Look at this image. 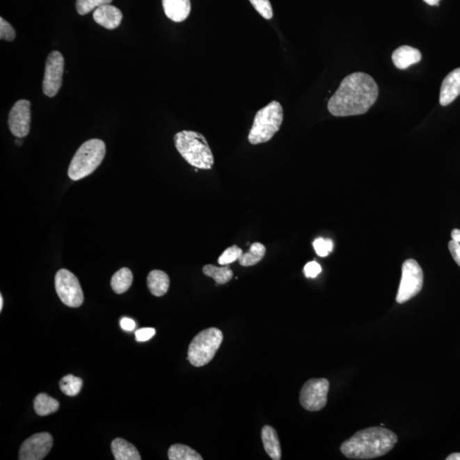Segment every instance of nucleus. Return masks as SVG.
I'll return each instance as SVG.
<instances>
[{
  "mask_svg": "<svg viewBox=\"0 0 460 460\" xmlns=\"http://www.w3.org/2000/svg\"><path fill=\"white\" fill-rule=\"evenodd\" d=\"M223 340L221 331L207 328L198 333L189 344L187 360L193 367H200L214 358Z\"/></svg>",
  "mask_w": 460,
  "mask_h": 460,
  "instance_id": "423d86ee",
  "label": "nucleus"
},
{
  "mask_svg": "<svg viewBox=\"0 0 460 460\" xmlns=\"http://www.w3.org/2000/svg\"><path fill=\"white\" fill-rule=\"evenodd\" d=\"M166 16L175 22H182L189 16L191 10L190 0H162Z\"/></svg>",
  "mask_w": 460,
  "mask_h": 460,
  "instance_id": "2eb2a0df",
  "label": "nucleus"
},
{
  "mask_svg": "<svg viewBox=\"0 0 460 460\" xmlns=\"http://www.w3.org/2000/svg\"><path fill=\"white\" fill-rule=\"evenodd\" d=\"M261 437L264 450L269 457L273 460H280L281 459V447L276 429L271 425H265L262 429Z\"/></svg>",
  "mask_w": 460,
  "mask_h": 460,
  "instance_id": "f3484780",
  "label": "nucleus"
},
{
  "mask_svg": "<svg viewBox=\"0 0 460 460\" xmlns=\"http://www.w3.org/2000/svg\"><path fill=\"white\" fill-rule=\"evenodd\" d=\"M157 331L151 328H145L136 331L135 333L136 340L138 342H146L151 340L155 335Z\"/></svg>",
  "mask_w": 460,
  "mask_h": 460,
  "instance_id": "2f4dec72",
  "label": "nucleus"
},
{
  "mask_svg": "<svg viewBox=\"0 0 460 460\" xmlns=\"http://www.w3.org/2000/svg\"><path fill=\"white\" fill-rule=\"evenodd\" d=\"M448 248H450V253L452 257H454V261L460 267V243L455 242L452 239L448 243Z\"/></svg>",
  "mask_w": 460,
  "mask_h": 460,
  "instance_id": "473e14b6",
  "label": "nucleus"
},
{
  "mask_svg": "<svg viewBox=\"0 0 460 460\" xmlns=\"http://www.w3.org/2000/svg\"><path fill=\"white\" fill-rule=\"evenodd\" d=\"M174 143L178 153L189 165L198 169H212L214 164V154L203 134L193 131H182L175 135Z\"/></svg>",
  "mask_w": 460,
  "mask_h": 460,
  "instance_id": "7ed1b4c3",
  "label": "nucleus"
},
{
  "mask_svg": "<svg viewBox=\"0 0 460 460\" xmlns=\"http://www.w3.org/2000/svg\"><path fill=\"white\" fill-rule=\"evenodd\" d=\"M53 438L47 432L38 433L30 436L22 444L19 452L20 460H41L51 451Z\"/></svg>",
  "mask_w": 460,
  "mask_h": 460,
  "instance_id": "f8f14e48",
  "label": "nucleus"
},
{
  "mask_svg": "<svg viewBox=\"0 0 460 460\" xmlns=\"http://www.w3.org/2000/svg\"><path fill=\"white\" fill-rule=\"evenodd\" d=\"M398 437L390 429L371 427L357 431L341 445L340 450L346 458L372 459L381 457L393 450Z\"/></svg>",
  "mask_w": 460,
  "mask_h": 460,
  "instance_id": "f03ea898",
  "label": "nucleus"
},
{
  "mask_svg": "<svg viewBox=\"0 0 460 460\" xmlns=\"http://www.w3.org/2000/svg\"><path fill=\"white\" fill-rule=\"evenodd\" d=\"M204 275L214 279L216 284L224 285L233 278V271L228 265L222 266V267H216L212 264H207L204 266L203 268Z\"/></svg>",
  "mask_w": 460,
  "mask_h": 460,
  "instance_id": "5701e85b",
  "label": "nucleus"
},
{
  "mask_svg": "<svg viewBox=\"0 0 460 460\" xmlns=\"http://www.w3.org/2000/svg\"><path fill=\"white\" fill-rule=\"evenodd\" d=\"M121 328L127 332H132L136 328V322L131 318L125 317L121 319L120 322Z\"/></svg>",
  "mask_w": 460,
  "mask_h": 460,
  "instance_id": "72a5a7b5",
  "label": "nucleus"
},
{
  "mask_svg": "<svg viewBox=\"0 0 460 460\" xmlns=\"http://www.w3.org/2000/svg\"><path fill=\"white\" fill-rule=\"evenodd\" d=\"M243 254L242 250L237 245L227 248L219 258L220 265H229L239 260Z\"/></svg>",
  "mask_w": 460,
  "mask_h": 460,
  "instance_id": "bb28decb",
  "label": "nucleus"
},
{
  "mask_svg": "<svg viewBox=\"0 0 460 460\" xmlns=\"http://www.w3.org/2000/svg\"><path fill=\"white\" fill-rule=\"evenodd\" d=\"M59 402L47 394L41 393L34 399L33 406L38 415L47 416L59 409Z\"/></svg>",
  "mask_w": 460,
  "mask_h": 460,
  "instance_id": "aec40b11",
  "label": "nucleus"
},
{
  "mask_svg": "<svg viewBox=\"0 0 460 460\" xmlns=\"http://www.w3.org/2000/svg\"><path fill=\"white\" fill-rule=\"evenodd\" d=\"M122 18L123 14L121 10L110 3L98 7L93 13L94 21L109 30L117 29L120 25Z\"/></svg>",
  "mask_w": 460,
  "mask_h": 460,
  "instance_id": "ddd939ff",
  "label": "nucleus"
},
{
  "mask_svg": "<svg viewBox=\"0 0 460 460\" xmlns=\"http://www.w3.org/2000/svg\"><path fill=\"white\" fill-rule=\"evenodd\" d=\"M255 10L266 20H271L273 17V9L269 0H249Z\"/></svg>",
  "mask_w": 460,
  "mask_h": 460,
  "instance_id": "cd10ccee",
  "label": "nucleus"
},
{
  "mask_svg": "<svg viewBox=\"0 0 460 460\" xmlns=\"http://www.w3.org/2000/svg\"><path fill=\"white\" fill-rule=\"evenodd\" d=\"M22 141H19V140L16 141L17 145L20 146V145H22Z\"/></svg>",
  "mask_w": 460,
  "mask_h": 460,
  "instance_id": "58836bf2",
  "label": "nucleus"
},
{
  "mask_svg": "<svg viewBox=\"0 0 460 460\" xmlns=\"http://www.w3.org/2000/svg\"><path fill=\"white\" fill-rule=\"evenodd\" d=\"M379 87L367 74L357 72L347 76L328 102V111L337 117L366 113L377 101Z\"/></svg>",
  "mask_w": 460,
  "mask_h": 460,
  "instance_id": "f257e3e1",
  "label": "nucleus"
},
{
  "mask_svg": "<svg viewBox=\"0 0 460 460\" xmlns=\"http://www.w3.org/2000/svg\"><path fill=\"white\" fill-rule=\"evenodd\" d=\"M111 448L116 460H141L139 452L132 444L122 438L113 441Z\"/></svg>",
  "mask_w": 460,
  "mask_h": 460,
  "instance_id": "6ab92c4d",
  "label": "nucleus"
},
{
  "mask_svg": "<svg viewBox=\"0 0 460 460\" xmlns=\"http://www.w3.org/2000/svg\"><path fill=\"white\" fill-rule=\"evenodd\" d=\"M60 389L68 397H75L81 392L83 386V380L81 378L74 377V375L68 374L61 379L59 383Z\"/></svg>",
  "mask_w": 460,
  "mask_h": 460,
  "instance_id": "393cba45",
  "label": "nucleus"
},
{
  "mask_svg": "<svg viewBox=\"0 0 460 460\" xmlns=\"http://www.w3.org/2000/svg\"><path fill=\"white\" fill-rule=\"evenodd\" d=\"M170 460H203L200 454L193 448L182 444H174L169 448Z\"/></svg>",
  "mask_w": 460,
  "mask_h": 460,
  "instance_id": "b1692460",
  "label": "nucleus"
},
{
  "mask_svg": "<svg viewBox=\"0 0 460 460\" xmlns=\"http://www.w3.org/2000/svg\"><path fill=\"white\" fill-rule=\"evenodd\" d=\"M265 253V246L260 242H255L251 246L248 253H243L239 258V264L243 267L253 266L263 260Z\"/></svg>",
  "mask_w": 460,
  "mask_h": 460,
  "instance_id": "4be33fe9",
  "label": "nucleus"
},
{
  "mask_svg": "<svg viewBox=\"0 0 460 460\" xmlns=\"http://www.w3.org/2000/svg\"><path fill=\"white\" fill-rule=\"evenodd\" d=\"M460 95V68L450 72L443 79L440 91V104L447 106Z\"/></svg>",
  "mask_w": 460,
  "mask_h": 460,
  "instance_id": "4468645a",
  "label": "nucleus"
},
{
  "mask_svg": "<svg viewBox=\"0 0 460 460\" xmlns=\"http://www.w3.org/2000/svg\"><path fill=\"white\" fill-rule=\"evenodd\" d=\"M106 154V145L100 139L84 143L76 152L68 167V177L78 181L88 177L101 165Z\"/></svg>",
  "mask_w": 460,
  "mask_h": 460,
  "instance_id": "20e7f679",
  "label": "nucleus"
},
{
  "mask_svg": "<svg viewBox=\"0 0 460 460\" xmlns=\"http://www.w3.org/2000/svg\"><path fill=\"white\" fill-rule=\"evenodd\" d=\"M422 55L419 49L403 45L395 49L392 54V61L395 66L399 70H406V68L420 63Z\"/></svg>",
  "mask_w": 460,
  "mask_h": 460,
  "instance_id": "dca6fc26",
  "label": "nucleus"
},
{
  "mask_svg": "<svg viewBox=\"0 0 460 460\" xmlns=\"http://www.w3.org/2000/svg\"><path fill=\"white\" fill-rule=\"evenodd\" d=\"M283 106L279 102L273 101L265 106L255 116L248 141L253 145L269 142L278 132L283 122Z\"/></svg>",
  "mask_w": 460,
  "mask_h": 460,
  "instance_id": "39448f33",
  "label": "nucleus"
},
{
  "mask_svg": "<svg viewBox=\"0 0 460 460\" xmlns=\"http://www.w3.org/2000/svg\"><path fill=\"white\" fill-rule=\"evenodd\" d=\"M8 125L10 131L17 138L28 136L31 125V102L25 99L17 101L10 109Z\"/></svg>",
  "mask_w": 460,
  "mask_h": 460,
  "instance_id": "9b49d317",
  "label": "nucleus"
},
{
  "mask_svg": "<svg viewBox=\"0 0 460 460\" xmlns=\"http://www.w3.org/2000/svg\"><path fill=\"white\" fill-rule=\"evenodd\" d=\"M424 1L429 6H438L440 0H424Z\"/></svg>",
  "mask_w": 460,
  "mask_h": 460,
  "instance_id": "e433bc0d",
  "label": "nucleus"
},
{
  "mask_svg": "<svg viewBox=\"0 0 460 460\" xmlns=\"http://www.w3.org/2000/svg\"><path fill=\"white\" fill-rule=\"evenodd\" d=\"M313 246L318 256L325 257L332 252L333 242L330 239L318 238L314 241Z\"/></svg>",
  "mask_w": 460,
  "mask_h": 460,
  "instance_id": "c85d7f7f",
  "label": "nucleus"
},
{
  "mask_svg": "<svg viewBox=\"0 0 460 460\" xmlns=\"http://www.w3.org/2000/svg\"><path fill=\"white\" fill-rule=\"evenodd\" d=\"M133 283V275L128 268L120 269L111 279V287L117 294H122L128 291Z\"/></svg>",
  "mask_w": 460,
  "mask_h": 460,
  "instance_id": "412c9836",
  "label": "nucleus"
},
{
  "mask_svg": "<svg viewBox=\"0 0 460 460\" xmlns=\"http://www.w3.org/2000/svg\"><path fill=\"white\" fill-rule=\"evenodd\" d=\"M148 287L155 296H164L170 287L169 276L164 271H152L147 278Z\"/></svg>",
  "mask_w": 460,
  "mask_h": 460,
  "instance_id": "a211bd4d",
  "label": "nucleus"
},
{
  "mask_svg": "<svg viewBox=\"0 0 460 460\" xmlns=\"http://www.w3.org/2000/svg\"><path fill=\"white\" fill-rule=\"evenodd\" d=\"M3 296L0 295V311H2L3 310Z\"/></svg>",
  "mask_w": 460,
  "mask_h": 460,
  "instance_id": "4c0bfd02",
  "label": "nucleus"
},
{
  "mask_svg": "<svg viewBox=\"0 0 460 460\" xmlns=\"http://www.w3.org/2000/svg\"><path fill=\"white\" fill-rule=\"evenodd\" d=\"M113 0H76V10L81 16L88 14L98 7L109 5Z\"/></svg>",
  "mask_w": 460,
  "mask_h": 460,
  "instance_id": "a878e982",
  "label": "nucleus"
},
{
  "mask_svg": "<svg viewBox=\"0 0 460 460\" xmlns=\"http://www.w3.org/2000/svg\"><path fill=\"white\" fill-rule=\"evenodd\" d=\"M447 460H460V452H454L452 454L446 459Z\"/></svg>",
  "mask_w": 460,
  "mask_h": 460,
  "instance_id": "c9c22d12",
  "label": "nucleus"
},
{
  "mask_svg": "<svg viewBox=\"0 0 460 460\" xmlns=\"http://www.w3.org/2000/svg\"><path fill=\"white\" fill-rule=\"evenodd\" d=\"M423 271L418 262L408 260L403 263L402 279L399 286L397 302L404 303L420 294L423 287Z\"/></svg>",
  "mask_w": 460,
  "mask_h": 460,
  "instance_id": "0eeeda50",
  "label": "nucleus"
},
{
  "mask_svg": "<svg viewBox=\"0 0 460 460\" xmlns=\"http://www.w3.org/2000/svg\"><path fill=\"white\" fill-rule=\"evenodd\" d=\"M64 65L65 63L62 53L58 51L49 53L43 81V91L47 97H55L62 87Z\"/></svg>",
  "mask_w": 460,
  "mask_h": 460,
  "instance_id": "9d476101",
  "label": "nucleus"
},
{
  "mask_svg": "<svg viewBox=\"0 0 460 460\" xmlns=\"http://www.w3.org/2000/svg\"><path fill=\"white\" fill-rule=\"evenodd\" d=\"M55 287L62 302L72 308L81 306L84 302V294L79 281L73 273L62 269L56 273Z\"/></svg>",
  "mask_w": 460,
  "mask_h": 460,
  "instance_id": "6e6552de",
  "label": "nucleus"
},
{
  "mask_svg": "<svg viewBox=\"0 0 460 460\" xmlns=\"http://www.w3.org/2000/svg\"><path fill=\"white\" fill-rule=\"evenodd\" d=\"M451 237L452 241L460 243V230L455 229L452 231Z\"/></svg>",
  "mask_w": 460,
  "mask_h": 460,
  "instance_id": "f704fd0d",
  "label": "nucleus"
},
{
  "mask_svg": "<svg viewBox=\"0 0 460 460\" xmlns=\"http://www.w3.org/2000/svg\"><path fill=\"white\" fill-rule=\"evenodd\" d=\"M16 38V32L13 26L3 17L0 18V39L6 41H13Z\"/></svg>",
  "mask_w": 460,
  "mask_h": 460,
  "instance_id": "c756f323",
  "label": "nucleus"
},
{
  "mask_svg": "<svg viewBox=\"0 0 460 460\" xmlns=\"http://www.w3.org/2000/svg\"><path fill=\"white\" fill-rule=\"evenodd\" d=\"M329 381L326 379L308 380L300 391L299 401L304 409L320 411L328 402Z\"/></svg>",
  "mask_w": 460,
  "mask_h": 460,
  "instance_id": "1a4fd4ad",
  "label": "nucleus"
},
{
  "mask_svg": "<svg viewBox=\"0 0 460 460\" xmlns=\"http://www.w3.org/2000/svg\"><path fill=\"white\" fill-rule=\"evenodd\" d=\"M321 272V265L315 261L310 262L303 268V273L307 278H315Z\"/></svg>",
  "mask_w": 460,
  "mask_h": 460,
  "instance_id": "7c9ffc66",
  "label": "nucleus"
}]
</instances>
